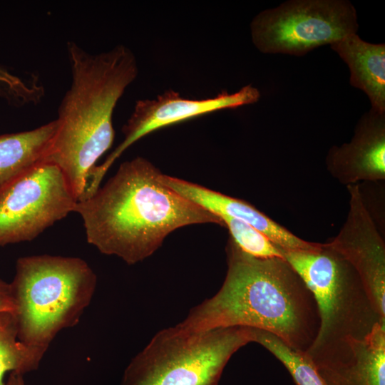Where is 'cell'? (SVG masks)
Masks as SVG:
<instances>
[{"instance_id":"obj_15","label":"cell","mask_w":385,"mask_h":385,"mask_svg":"<svg viewBox=\"0 0 385 385\" xmlns=\"http://www.w3.org/2000/svg\"><path fill=\"white\" fill-rule=\"evenodd\" d=\"M57 127L55 119L32 130L0 135V189L45 160Z\"/></svg>"},{"instance_id":"obj_20","label":"cell","mask_w":385,"mask_h":385,"mask_svg":"<svg viewBox=\"0 0 385 385\" xmlns=\"http://www.w3.org/2000/svg\"><path fill=\"white\" fill-rule=\"evenodd\" d=\"M14 304L10 283L0 279V312H14Z\"/></svg>"},{"instance_id":"obj_7","label":"cell","mask_w":385,"mask_h":385,"mask_svg":"<svg viewBox=\"0 0 385 385\" xmlns=\"http://www.w3.org/2000/svg\"><path fill=\"white\" fill-rule=\"evenodd\" d=\"M356 11L347 0H290L258 14L252 40L264 53L304 56L356 34Z\"/></svg>"},{"instance_id":"obj_4","label":"cell","mask_w":385,"mask_h":385,"mask_svg":"<svg viewBox=\"0 0 385 385\" xmlns=\"http://www.w3.org/2000/svg\"><path fill=\"white\" fill-rule=\"evenodd\" d=\"M96 284L95 272L81 258H19L10 283L19 339L43 356L61 330L78 323Z\"/></svg>"},{"instance_id":"obj_16","label":"cell","mask_w":385,"mask_h":385,"mask_svg":"<svg viewBox=\"0 0 385 385\" xmlns=\"http://www.w3.org/2000/svg\"><path fill=\"white\" fill-rule=\"evenodd\" d=\"M42 358L19 339L13 312H0V385L9 371L24 375L36 370Z\"/></svg>"},{"instance_id":"obj_5","label":"cell","mask_w":385,"mask_h":385,"mask_svg":"<svg viewBox=\"0 0 385 385\" xmlns=\"http://www.w3.org/2000/svg\"><path fill=\"white\" fill-rule=\"evenodd\" d=\"M317 302L319 328L305 353L314 366L339 358L349 339H362L385 324L354 269L327 243L317 251L282 252Z\"/></svg>"},{"instance_id":"obj_21","label":"cell","mask_w":385,"mask_h":385,"mask_svg":"<svg viewBox=\"0 0 385 385\" xmlns=\"http://www.w3.org/2000/svg\"><path fill=\"white\" fill-rule=\"evenodd\" d=\"M24 375L15 372H11L5 385H26Z\"/></svg>"},{"instance_id":"obj_19","label":"cell","mask_w":385,"mask_h":385,"mask_svg":"<svg viewBox=\"0 0 385 385\" xmlns=\"http://www.w3.org/2000/svg\"><path fill=\"white\" fill-rule=\"evenodd\" d=\"M44 95L37 77H21L0 65V98L15 107L35 105Z\"/></svg>"},{"instance_id":"obj_6","label":"cell","mask_w":385,"mask_h":385,"mask_svg":"<svg viewBox=\"0 0 385 385\" xmlns=\"http://www.w3.org/2000/svg\"><path fill=\"white\" fill-rule=\"evenodd\" d=\"M255 336L245 327L164 329L132 359L120 385H217L232 354Z\"/></svg>"},{"instance_id":"obj_11","label":"cell","mask_w":385,"mask_h":385,"mask_svg":"<svg viewBox=\"0 0 385 385\" xmlns=\"http://www.w3.org/2000/svg\"><path fill=\"white\" fill-rule=\"evenodd\" d=\"M330 174L342 184L385 179V113L370 109L359 120L348 143L332 146L326 158Z\"/></svg>"},{"instance_id":"obj_13","label":"cell","mask_w":385,"mask_h":385,"mask_svg":"<svg viewBox=\"0 0 385 385\" xmlns=\"http://www.w3.org/2000/svg\"><path fill=\"white\" fill-rule=\"evenodd\" d=\"M342 356L315 366L326 385H385V324L349 339Z\"/></svg>"},{"instance_id":"obj_14","label":"cell","mask_w":385,"mask_h":385,"mask_svg":"<svg viewBox=\"0 0 385 385\" xmlns=\"http://www.w3.org/2000/svg\"><path fill=\"white\" fill-rule=\"evenodd\" d=\"M350 71V84L369 97L371 109L385 113V44L363 41L356 34L330 45Z\"/></svg>"},{"instance_id":"obj_10","label":"cell","mask_w":385,"mask_h":385,"mask_svg":"<svg viewBox=\"0 0 385 385\" xmlns=\"http://www.w3.org/2000/svg\"><path fill=\"white\" fill-rule=\"evenodd\" d=\"M349 210L339 234L327 246L359 275L374 308L385 319V244L368 211L359 185H347Z\"/></svg>"},{"instance_id":"obj_17","label":"cell","mask_w":385,"mask_h":385,"mask_svg":"<svg viewBox=\"0 0 385 385\" xmlns=\"http://www.w3.org/2000/svg\"><path fill=\"white\" fill-rule=\"evenodd\" d=\"M255 342L261 344L282 362L296 385H326L305 353L290 348L268 332L255 329Z\"/></svg>"},{"instance_id":"obj_9","label":"cell","mask_w":385,"mask_h":385,"mask_svg":"<svg viewBox=\"0 0 385 385\" xmlns=\"http://www.w3.org/2000/svg\"><path fill=\"white\" fill-rule=\"evenodd\" d=\"M260 98L259 90L249 84L235 93L222 91L213 98L205 99L185 98L178 93L168 90L155 98L138 101L122 128L123 140L102 164L96 165L92 169L88 190H96L115 160L132 144L151 132L217 111L252 104Z\"/></svg>"},{"instance_id":"obj_1","label":"cell","mask_w":385,"mask_h":385,"mask_svg":"<svg viewBox=\"0 0 385 385\" xmlns=\"http://www.w3.org/2000/svg\"><path fill=\"white\" fill-rule=\"evenodd\" d=\"M227 270L218 292L192 308L178 327L189 332L245 327L268 332L306 353L319 328L314 297L284 258H257L230 237Z\"/></svg>"},{"instance_id":"obj_18","label":"cell","mask_w":385,"mask_h":385,"mask_svg":"<svg viewBox=\"0 0 385 385\" xmlns=\"http://www.w3.org/2000/svg\"><path fill=\"white\" fill-rule=\"evenodd\" d=\"M219 217L227 227L230 237L244 252L257 258H284L282 251L254 227L229 216Z\"/></svg>"},{"instance_id":"obj_8","label":"cell","mask_w":385,"mask_h":385,"mask_svg":"<svg viewBox=\"0 0 385 385\" xmlns=\"http://www.w3.org/2000/svg\"><path fill=\"white\" fill-rule=\"evenodd\" d=\"M77 202L57 165H34L0 189V246L34 240L74 212Z\"/></svg>"},{"instance_id":"obj_12","label":"cell","mask_w":385,"mask_h":385,"mask_svg":"<svg viewBox=\"0 0 385 385\" xmlns=\"http://www.w3.org/2000/svg\"><path fill=\"white\" fill-rule=\"evenodd\" d=\"M159 179L180 195L218 217L226 215L250 225L266 235L282 252L317 251L322 247V243L311 242L299 238L244 200L162 173Z\"/></svg>"},{"instance_id":"obj_2","label":"cell","mask_w":385,"mask_h":385,"mask_svg":"<svg viewBox=\"0 0 385 385\" xmlns=\"http://www.w3.org/2000/svg\"><path fill=\"white\" fill-rule=\"evenodd\" d=\"M160 170L137 157L88 198L78 201L88 242L128 265L153 255L173 231L194 224L224 226L215 215L162 183Z\"/></svg>"},{"instance_id":"obj_3","label":"cell","mask_w":385,"mask_h":385,"mask_svg":"<svg viewBox=\"0 0 385 385\" xmlns=\"http://www.w3.org/2000/svg\"><path fill=\"white\" fill-rule=\"evenodd\" d=\"M66 52L71 81L59 105L57 130L44 161L61 170L79 201L90 173L113 143L114 108L138 68L135 55L123 45L91 53L69 41Z\"/></svg>"}]
</instances>
